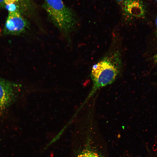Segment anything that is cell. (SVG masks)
<instances>
[{"instance_id":"6","label":"cell","mask_w":157,"mask_h":157,"mask_svg":"<svg viewBox=\"0 0 157 157\" xmlns=\"http://www.w3.org/2000/svg\"><path fill=\"white\" fill-rule=\"evenodd\" d=\"M12 4L15 5L25 16L35 18L37 16V8L33 0H0V8Z\"/></svg>"},{"instance_id":"7","label":"cell","mask_w":157,"mask_h":157,"mask_svg":"<svg viewBox=\"0 0 157 157\" xmlns=\"http://www.w3.org/2000/svg\"><path fill=\"white\" fill-rule=\"evenodd\" d=\"M88 138L84 148L78 154L77 157H101L96 147Z\"/></svg>"},{"instance_id":"11","label":"cell","mask_w":157,"mask_h":157,"mask_svg":"<svg viewBox=\"0 0 157 157\" xmlns=\"http://www.w3.org/2000/svg\"><path fill=\"white\" fill-rule=\"evenodd\" d=\"M155 73H157V71Z\"/></svg>"},{"instance_id":"4","label":"cell","mask_w":157,"mask_h":157,"mask_svg":"<svg viewBox=\"0 0 157 157\" xmlns=\"http://www.w3.org/2000/svg\"><path fill=\"white\" fill-rule=\"evenodd\" d=\"M30 24L19 10L8 11L3 29L5 35H19L26 32Z\"/></svg>"},{"instance_id":"3","label":"cell","mask_w":157,"mask_h":157,"mask_svg":"<svg viewBox=\"0 0 157 157\" xmlns=\"http://www.w3.org/2000/svg\"><path fill=\"white\" fill-rule=\"evenodd\" d=\"M21 88L18 83L0 77V116L18 98Z\"/></svg>"},{"instance_id":"5","label":"cell","mask_w":157,"mask_h":157,"mask_svg":"<svg viewBox=\"0 0 157 157\" xmlns=\"http://www.w3.org/2000/svg\"><path fill=\"white\" fill-rule=\"evenodd\" d=\"M120 5L122 15L127 21L144 17L145 8L141 0H124Z\"/></svg>"},{"instance_id":"8","label":"cell","mask_w":157,"mask_h":157,"mask_svg":"<svg viewBox=\"0 0 157 157\" xmlns=\"http://www.w3.org/2000/svg\"><path fill=\"white\" fill-rule=\"evenodd\" d=\"M153 60L154 63L157 64V53L153 57Z\"/></svg>"},{"instance_id":"12","label":"cell","mask_w":157,"mask_h":157,"mask_svg":"<svg viewBox=\"0 0 157 157\" xmlns=\"http://www.w3.org/2000/svg\"><path fill=\"white\" fill-rule=\"evenodd\" d=\"M155 0L156 1H157V0Z\"/></svg>"},{"instance_id":"10","label":"cell","mask_w":157,"mask_h":157,"mask_svg":"<svg viewBox=\"0 0 157 157\" xmlns=\"http://www.w3.org/2000/svg\"><path fill=\"white\" fill-rule=\"evenodd\" d=\"M117 3L120 5L124 0H115Z\"/></svg>"},{"instance_id":"2","label":"cell","mask_w":157,"mask_h":157,"mask_svg":"<svg viewBox=\"0 0 157 157\" xmlns=\"http://www.w3.org/2000/svg\"><path fill=\"white\" fill-rule=\"evenodd\" d=\"M122 64L120 54L115 51L106 55L92 67L91 76L98 87L104 86L115 79Z\"/></svg>"},{"instance_id":"9","label":"cell","mask_w":157,"mask_h":157,"mask_svg":"<svg viewBox=\"0 0 157 157\" xmlns=\"http://www.w3.org/2000/svg\"><path fill=\"white\" fill-rule=\"evenodd\" d=\"M155 25L156 27V38H157V17L155 21Z\"/></svg>"},{"instance_id":"1","label":"cell","mask_w":157,"mask_h":157,"mask_svg":"<svg viewBox=\"0 0 157 157\" xmlns=\"http://www.w3.org/2000/svg\"><path fill=\"white\" fill-rule=\"evenodd\" d=\"M42 7L49 20L58 29L67 42L76 30L78 23L77 15L62 0H44Z\"/></svg>"}]
</instances>
